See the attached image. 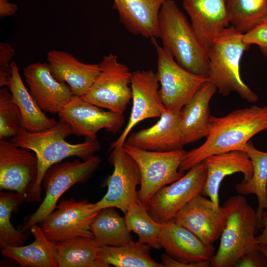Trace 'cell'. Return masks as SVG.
<instances>
[{
	"mask_svg": "<svg viewBox=\"0 0 267 267\" xmlns=\"http://www.w3.org/2000/svg\"><path fill=\"white\" fill-rule=\"evenodd\" d=\"M109 161L113 172L107 180V191L98 202L93 203L95 210L107 207L121 210L124 214L139 201L137 186L140 184L141 177L138 167L134 159L124 150L118 146L111 150Z\"/></svg>",
	"mask_w": 267,
	"mask_h": 267,
	"instance_id": "cell-11",
	"label": "cell"
},
{
	"mask_svg": "<svg viewBox=\"0 0 267 267\" xmlns=\"http://www.w3.org/2000/svg\"><path fill=\"white\" fill-rule=\"evenodd\" d=\"M264 131H267V106L253 105L221 117L211 116L205 141L186 151L179 171L184 173L213 155L235 150L246 151L250 139Z\"/></svg>",
	"mask_w": 267,
	"mask_h": 267,
	"instance_id": "cell-1",
	"label": "cell"
},
{
	"mask_svg": "<svg viewBox=\"0 0 267 267\" xmlns=\"http://www.w3.org/2000/svg\"><path fill=\"white\" fill-rule=\"evenodd\" d=\"M226 218L223 205L217 208L210 199L200 194L186 204L174 220L210 245L221 237Z\"/></svg>",
	"mask_w": 267,
	"mask_h": 267,
	"instance_id": "cell-17",
	"label": "cell"
},
{
	"mask_svg": "<svg viewBox=\"0 0 267 267\" xmlns=\"http://www.w3.org/2000/svg\"><path fill=\"white\" fill-rule=\"evenodd\" d=\"M23 74L30 93L42 110L58 114L73 96L68 85L53 77L47 63L31 64Z\"/></svg>",
	"mask_w": 267,
	"mask_h": 267,
	"instance_id": "cell-18",
	"label": "cell"
},
{
	"mask_svg": "<svg viewBox=\"0 0 267 267\" xmlns=\"http://www.w3.org/2000/svg\"><path fill=\"white\" fill-rule=\"evenodd\" d=\"M158 38L179 65L207 78L208 49L174 0H167L161 7Z\"/></svg>",
	"mask_w": 267,
	"mask_h": 267,
	"instance_id": "cell-3",
	"label": "cell"
},
{
	"mask_svg": "<svg viewBox=\"0 0 267 267\" xmlns=\"http://www.w3.org/2000/svg\"><path fill=\"white\" fill-rule=\"evenodd\" d=\"M58 115L70 126L73 134L93 140L97 139V133L102 129L115 134L125 122L123 114L104 110L74 95Z\"/></svg>",
	"mask_w": 267,
	"mask_h": 267,
	"instance_id": "cell-13",
	"label": "cell"
},
{
	"mask_svg": "<svg viewBox=\"0 0 267 267\" xmlns=\"http://www.w3.org/2000/svg\"><path fill=\"white\" fill-rule=\"evenodd\" d=\"M235 267H267V261L259 250L251 252L241 258Z\"/></svg>",
	"mask_w": 267,
	"mask_h": 267,
	"instance_id": "cell-37",
	"label": "cell"
},
{
	"mask_svg": "<svg viewBox=\"0 0 267 267\" xmlns=\"http://www.w3.org/2000/svg\"><path fill=\"white\" fill-rule=\"evenodd\" d=\"M98 65V76L82 97L100 108L123 114L132 98V73L113 53L104 56Z\"/></svg>",
	"mask_w": 267,
	"mask_h": 267,
	"instance_id": "cell-9",
	"label": "cell"
},
{
	"mask_svg": "<svg viewBox=\"0 0 267 267\" xmlns=\"http://www.w3.org/2000/svg\"><path fill=\"white\" fill-rule=\"evenodd\" d=\"M262 23H267V18Z\"/></svg>",
	"mask_w": 267,
	"mask_h": 267,
	"instance_id": "cell-41",
	"label": "cell"
},
{
	"mask_svg": "<svg viewBox=\"0 0 267 267\" xmlns=\"http://www.w3.org/2000/svg\"><path fill=\"white\" fill-rule=\"evenodd\" d=\"M124 150L139 169V201L145 205L160 189L181 178L179 167L186 152L183 149L165 152L148 151L124 144Z\"/></svg>",
	"mask_w": 267,
	"mask_h": 267,
	"instance_id": "cell-7",
	"label": "cell"
},
{
	"mask_svg": "<svg viewBox=\"0 0 267 267\" xmlns=\"http://www.w3.org/2000/svg\"><path fill=\"white\" fill-rule=\"evenodd\" d=\"M259 229H262V233L256 236V242L258 244L267 245V212H263L259 222Z\"/></svg>",
	"mask_w": 267,
	"mask_h": 267,
	"instance_id": "cell-38",
	"label": "cell"
},
{
	"mask_svg": "<svg viewBox=\"0 0 267 267\" xmlns=\"http://www.w3.org/2000/svg\"><path fill=\"white\" fill-rule=\"evenodd\" d=\"M182 6L207 49L218 35L230 25L226 0H182Z\"/></svg>",
	"mask_w": 267,
	"mask_h": 267,
	"instance_id": "cell-20",
	"label": "cell"
},
{
	"mask_svg": "<svg viewBox=\"0 0 267 267\" xmlns=\"http://www.w3.org/2000/svg\"><path fill=\"white\" fill-rule=\"evenodd\" d=\"M115 208L102 209L91 224L93 237L100 246H122L132 241L131 231L128 229L125 218Z\"/></svg>",
	"mask_w": 267,
	"mask_h": 267,
	"instance_id": "cell-28",
	"label": "cell"
},
{
	"mask_svg": "<svg viewBox=\"0 0 267 267\" xmlns=\"http://www.w3.org/2000/svg\"><path fill=\"white\" fill-rule=\"evenodd\" d=\"M247 153L253 167L252 176L235 186L236 191L241 195L255 194L257 196L256 210L259 222L263 212H267V152L257 149L250 140L247 144Z\"/></svg>",
	"mask_w": 267,
	"mask_h": 267,
	"instance_id": "cell-30",
	"label": "cell"
},
{
	"mask_svg": "<svg viewBox=\"0 0 267 267\" xmlns=\"http://www.w3.org/2000/svg\"><path fill=\"white\" fill-rule=\"evenodd\" d=\"M243 34L230 25L218 35L208 49L207 78L223 96L235 92L247 102L255 103L258 96L244 83L240 73L242 56L251 46L243 41Z\"/></svg>",
	"mask_w": 267,
	"mask_h": 267,
	"instance_id": "cell-4",
	"label": "cell"
},
{
	"mask_svg": "<svg viewBox=\"0 0 267 267\" xmlns=\"http://www.w3.org/2000/svg\"><path fill=\"white\" fill-rule=\"evenodd\" d=\"M167 0H113L120 22L132 34L159 38V15Z\"/></svg>",
	"mask_w": 267,
	"mask_h": 267,
	"instance_id": "cell-22",
	"label": "cell"
},
{
	"mask_svg": "<svg viewBox=\"0 0 267 267\" xmlns=\"http://www.w3.org/2000/svg\"><path fill=\"white\" fill-rule=\"evenodd\" d=\"M14 55V49L8 43H0V87H8L12 76L9 61Z\"/></svg>",
	"mask_w": 267,
	"mask_h": 267,
	"instance_id": "cell-35",
	"label": "cell"
},
{
	"mask_svg": "<svg viewBox=\"0 0 267 267\" xmlns=\"http://www.w3.org/2000/svg\"><path fill=\"white\" fill-rule=\"evenodd\" d=\"M243 41L250 45L257 44L267 59V23H262L244 33Z\"/></svg>",
	"mask_w": 267,
	"mask_h": 267,
	"instance_id": "cell-36",
	"label": "cell"
},
{
	"mask_svg": "<svg viewBox=\"0 0 267 267\" xmlns=\"http://www.w3.org/2000/svg\"><path fill=\"white\" fill-rule=\"evenodd\" d=\"M259 250L266 258L267 267V245L259 244Z\"/></svg>",
	"mask_w": 267,
	"mask_h": 267,
	"instance_id": "cell-40",
	"label": "cell"
},
{
	"mask_svg": "<svg viewBox=\"0 0 267 267\" xmlns=\"http://www.w3.org/2000/svg\"><path fill=\"white\" fill-rule=\"evenodd\" d=\"M18 9L17 5L8 0H0V17L3 18L14 14Z\"/></svg>",
	"mask_w": 267,
	"mask_h": 267,
	"instance_id": "cell-39",
	"label": "cell"
},
{
	"mask_svg": "<svg viewBox=\"0 0 267 267\" xmlns=\"http://www.w3.org/2000/svg\"><path fill=\"white\" fill-rule=\"evenodd\" d=\"M131 86L133 105L129 121L119 137L111 143L109 151L123 146L132 130L138 123L147 119L160 118L166 110L160 97L157 76L153 70L132 73Z\"/></svg>",
	"mask_w": 267,
	"mask_h": 267,
	"instance_id": "cell-14",
	"label": "cell"
},
{
	"mask_svg": "<svg viewBox=\"0 0 267 267\" xmlns=\"http://www.w3.org/2000/svg\"><path fill=\"white\" fill-rule=\"evenodd\" d=\"M37 156L32 150L0 140V188L26 197L37 177Z\"/></svg>",
	"mask_w": 267,
	"mask_h": 267,
	"instance_id": "cell-15",
	"label": "cell"
},
{
	"mask_svg": "<svg viewBox=\"0 0 267 267\" xmlns=\"http://www.w3.org/2000/svg\"><path fill=\"white\" fill-rule=\"evenodd\" d=\"M223 206L227 218L219 247L210 261L213 267H235L245 254L259 250L256 234L259 220L256 211L240 195L229 197Z\"/></svg>",
	"mask_w": 267,
	"mask_h": 267,
	"instance_id": "cell-5",
	"label": "cell"
},
{
	"mask_svg": "<svg viewBox=\"0 0 267 267\" xmlns=\"http://www.w3.org/2000/svg\"><path fill=\"white\" fill-rule=\"evenodd\" d=\"M34 237L27 245L7 246L1 248V255L11 259L24 267H57L55 243L48 239L38 224L30 228Z\"/></svg>",
	"mask_w": 267,
	"mask_h": 267,
	"instance_id": "cell-25",
	"label": "cell"
},
{
	"mask_svg": "<svg viewBox=\"0 0 267 267\" xmlns=\"http://www.w3.org/2000/svg\"><path fill=\"white\" fill-rule=\"evenodd\" d=\"M72 134L73 131L70 126L60 120L52 127L43 131L30 132L22 128L11 137V142L32 150L37 158V177L27 195L26 202L41 201L43 179L51 166L71 156L86 160L100 150L101 145L97 139L87 138L85 141L77 144L68 142L65 138Z\"/></svg>",
	"mask_w": 267,
	"mask_h": 267,
	"instance_id": "cell-2",
	"label": "cell"
},
{
	"mask_svg": "<svg viewBox=\"0 0 267 267\" xmlns=\"http://www.w3.org/2000/svg\"><path fill=\"white\" fill-rule=\"evenodd\" d=\"M166 253L188 267H209L215 254L213 244L204 243L195 234L174 220L162 223L159 235Z\"/></svg>",
	"mask_w": 267,
	"mask_h": 267,
	"instance_id": "cell-16",
	"label": "cell"
},
{
	"mask_svg": "<svg viewBox=\"0 0 267 267\" xmlns=\"http://www.w3.org/2000/svg\"><path fill=\"white\" fill-rule=\"evenodd\" d=\"M46 63L53 77L68 85L74 96L85 95L100 71L98 64L84 63L70 53L61 50L49 51Z\"/></svg>",
	"mask_w": 267,
	"mask_h": 267,
	"instance_id": "cell-21",
	"label": "cell"
},
{
	"mask_svg": "<svg viewBox=\"0 0 267 267\" xmlns=\"http://www.w3.org/2000/svg\"><path fill=\"white\" fill-rule=\"evenodd\" d=\"M230 25L245 33L267 18V0H226Z\"/></svg>",
	"mask_w": 267,
	"mask_h": 267,
	"instance_id": "cell-31",
	"label": "cell"
},
{
	"mask_svg": "<svg viewBox=\"0 0 267 267\" xmlns=\"http://www.w3.org/2000/svg\"><path fill=\"white\" fill-rule=\"evenodd\" d=\"M217 90L209 80L197 91L181 111V128L184 145L208 136L210 129V102Z\"/></svg>",
	"mask_w": 267,
	"mask_h": 267,
	"instance_id": "cell-24",
	"label": "cell"
},
{
	"mask_svg": "<svg viewBox=\"0 0 267 267\" xmlns=\"http://www.w3.org/2000/svg\"><path fill=\"white\" fill-rule=\"evenodd\" d=\"M26 196L24 194L0 192V247L20 246L27 237L21 231L15 229L11 223L13 212L19 206Z\"/></svg>",
	"mask_w": 267,
	"mask_h": 267,
	"instance_id": "cell-33",
	"label": "cell"
},
{
	"mask_svg": "<svg viewBox=\"0 0 267 267\" xmlns=\"http://www.w3.org/2000/svg\"><path fill=\"white\" fill-rule=\"evenodd\" d=\"M149 245L137 241L119 246H101L98 258L108 267H164L155 262L150 255Z\"/></svg>",
	"mask_w": 267,
	"mask_h": 267,
	"instance_id": "cell-29",
	"label": "cell"
},
{
	"mask_svg": "<svg viewBox=\"0 0 267 267\" xmlns=\"http://www.w3.org/2000/svg\"><path fill=\"white\" fill-rule=\"evenodd\" d=\"M207 168L206 184L202 194L208 197L215 206L218 208L219 191L224 178L237 173H241L244 180L252 176L251 161L246 151L235 150L211 155L204 161Z\"/></svg>",
	"mask_w": 267,
	"mask_h": 267,
	"instance_id": "cell-23",
	"label": "cell"
},
{
	"mask_svg": "<svg viewBox=\"0 0 267 267\" xmlns=\"http://www.w3.org/2000/svg\"><path fill=\"white\" fill-rule=\"evenodd\" d=\"M100 158L94 155L81 161L74 160L55 164L45 173L42 186L45 196L39 208L23 225L21 231H26L38 223L43 222L55 209L62 194L74 184L88 179L97 169Z\"/></svg>",
	"mask_w": 267,
	"mask_h": 267,
	"instance_id": "cell-6",
	"label": "cell"
},
{
	"mask_svg": "<svg viewBox=\"0 0 267 267\" xmlns=\"http://www.w3.org/2000/svg\"><path fill=\"white\" fill-rule=\"evenodd\" d=\"M55 209L42 222L49 240L56 243L79 236L93 237L91 224L100 211L93 203L71 198L60 201Z\"/></svg>",
	"mask_w": 267,
	"mask_h": 267,
	"instance_id": "cell-12",
	"label": "cell"
},
{
	"mask_svg": "<svg viewBox=\"0 0 267 267\" xmlns=\"http://www.w3.org/2000/svg\"><path fill=\"white\" fill-rule=\"evenodd\" d=\"M207 168L203 161L187 171L179 179L160 189L145 205L151 217L163 223L174 220L189 202L202 194Z\"/></svg>",
	"mask_w": 267,
	"mask_h": 267,
	"instance_id": "cell-10",
	"label": "cell"
},
{
	"mask_svg": "<svg viewBox=\"0 0 267 267\" xmlns=\"http://www.w3.org/2000/svg\"><path fill=\"white\" fill-rule=\"evenodd\" d=\"M150 40L157 54L156 74L161 100L167 110L180 111L208 79L183 68L158 43L156 38Z\"/></svg>",
	"mask_w": 267,
	"mask_h": 267,
	"instance_id": "cell-8",
	"label": "cell"
},
{
	"mask_svg": "<svg viewBox=\"0 0 267 267\" xmlns=\"http://www.w3.org/2000/svg\"><path fill=\"white\" fill-rule=\"evenodd\" d=\"M181 111L166 109L151 127L130 134L124 144L153 151L183 149L185 145L181 128Z\"/></svg>",
	"mask_w": 267,
	"mask_h": 267,
	"instance_id": "cell-19",
	"label": "cell"
},
{
	"mask_svg": "<svg viewBox=\"0 0 267 267\" xmlns=\"http://www.w3.org/2000/svg\"><path fill=\"white\" fill-rule=\"evenodd\" d=\"M11 65L12 76L8 88L13 101L18 106L20 111L22 128L28 132H38L55 125L57 121L54 118L47 117L44 114L26 88L15 62H11Z\"/></svg>",
	"mask_w": 267,
	"mask_h": 267,
	"instance_id": "cell-26",
	"label": "cell"
},
{
	"mask_svg": "<svg viewBox=\"0 0 267 267\" xmlns=\"http://www.w3.org/2000/svg\"><path fill=\"white\" fill-rule=\"evenodd\" d=\"M22 128L21 112L9 88L0 89V139L12 137Z\"/></svg>",
	"mask_w": 267,
	"mask_h": 267,
	"instance_id": "cell-34",
	"label": "cell"
},
{
	"mask_svg": "<svg viewBox=\"0 0 267 267\" xmlns=\"http://www.w3.org/2000/svg\"><path fill=\"white\" fill-rule=\"evenodd\" d=\"M124 218L128 229L137 235L139 242L156 249L161 248L159 235L162 223L151 217L144 204L139 202L134 205L125 213Z\"/></svg>",
	"mask_w": 267,
	"mask_h": 267,
	"instance_id": "cell-32",
	"label": "cell"
},
{
	"mask_svg": "<svg viewBox=\"0 0 267 267\" xmlns=\"http://www.w3.org/2000/svg\"><path fill=\"white\" fill-rule=\"evenodd\" d=\"M100 246L93 238L79 236L56 242L58 267H108L98 257Z\"/></svg>",
	"mask_w": 267,
	"mask_h": 267,
	"instance_id": "cell-27",
	"label": "cell"
}]
</instances>
